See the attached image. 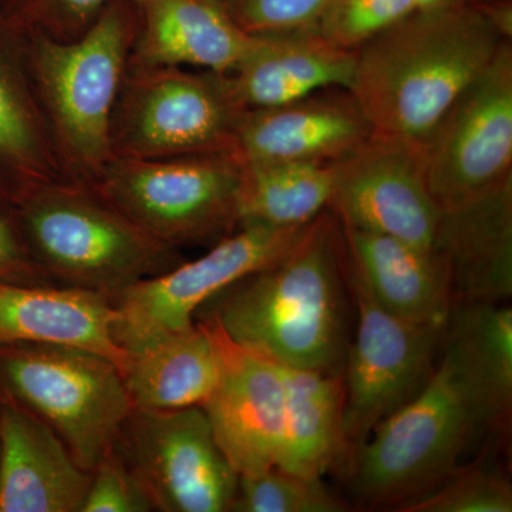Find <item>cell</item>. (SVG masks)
Wrapping results in <instances>:
<instances>
[{
    "mask_svg": "<svg viewBox=\"0 0 512 512\" xmlns=\"http://www.w3.org/2000/svg\"><path fill=\"white\" fill-rule=\"evenodd\" d=\"M345 249L338 218L323 211L288 251L205 303L239 345L279 365L342 373L345 362Z\"/></svg>",
    "mask_w": 512,
    "mask_h": 512,
    "instance_id": "6da1fadb",
    "label": "cell"
},
{
    "mask_svg": "<svg viewBox=\"0 0 512 512\" xmlns=\"http://www.w3.org/2000/svg\"><path fill=\"white\" fill-rule=\"evenodd\" d=\"M504 42L473 6L414 12L356 50L349 90L373 133L424 153L444 114Z\"/></svg>",
    "mask_w": 512,
    "mask_h": 512,
    "instance_id": "7a4b0ae2",
    "label": "cell"
},
{
    "mask_svg": "<svg viewBox=\"0 0 512 512\" xmlns=\"http://www.w3.org/2000/svg\"><path fill=\"white\" fill-rule=\"evenodd\" d=\"M137 28L133 0H113L77 39L19 36L66 181L92 185L111 160V120Z\"/></svg>",
    "mask_w": 512,
    "mask_h": 512,
    "instance_id": "3957f363",
    "label": "cell"
},
{
    "mask_svg": "<svg viewBox=\"0 0 512 512\" xmlns=\"http://www.w3.org/2000/svg\"><path fill=\"white\" fill-rule=\"evenodd\" d=\"M15 211L30 255L53 284L101 293L111 302L185 261L180 249L150 237L93 185H46Z\"/></svg>",
    "mask_w": 512,
    "mask_h": 512,
    "instance_id": "277c9868",
    "label": "cell"
},
{
    "mask_svg": "<svg viewBox=\"0 0 512 512\" xmlns=\"http://www.w3.org/2000/svg\"><path fill=\"white\" fill-rule=\"evenodd\" d=\"M0 397L45 421L89 473L114 446L133 410L116 363L63 345L0 348Z\"/></svg>",
    "mask_w": 512,
    "mask_h": 512,
    "instance_id": "5b68a950",
    "label": "cell"
},
{
    "mask_svg": "<svg viewBox=\"0 0 512 512\" xmlns=\"http://www.w3.org/2000/svg\"><path fill=\"white\" fill-rule=\"evenodd\" d=\"M244 113L225 73L128 62L111 120V158L235 153Z\"/></svg>",
    "mask_w": 512,
    "mask_h": 512,
    "instance_id": "8992f818",
    "label": "cell"
},
{
    "mask_svg": "<svg viewBox=\"0 0 512 512\" xmlns=\"http://www.w3.org/2000/svg\"><path fill=\"white\" fill-rule=\"evenodd\" d=\"M242 171L235 153L111 158L92 185L150 237L180 249L237 231Z\"/></svg>",
    "mask_w": 512,
    "mask_h": 512,
    "instance_id": "52a82bcc",
    "label": "cell"
},
{
    "mask_svg": "<svg viewBox=\"0 0 512 512\" xmlns=\"http://www.w3.org/2000/svg\"><path fill=\"white\" fill-rule=\"evenodd\" d=\"M477 427L443 355L429 382L380 421L357 448L352 490L370 504H406L451 476Z\"/></svg>",
    "mask_w": 512,
    "mask_h": 512,
    "instance_id": "ba28073f",
    "label": "cell"
},
{
    "mask_svg": "<svg viewBox=\"0 0 512 512\" xmlns=\"http://www.w3.org/2000/svg\"><path fill=\"white\" fill-rule=\"evenodd\" d=\"M308 225L239 227L200 258L183 261L163 274L131 285L113 299L117 312L113 338L117 345L128 355H136L190 329L205 303L281 258Z\"/></svg>",
    "mask_w": 512,
    "mask_h": 512,
    "instance_id": "9c48e42d",
    "label": "cell"
},
{
    "mask_svg": "<svg viewBox=\"0 0 512 512\" xmlns=\"http://www.w3.org/2000/svg\"><path fill=\"white\" fill-rule=\"evenodd\" d=\"M424 167L441 211L512 183V40L444 114L424 147Z\"/></svg>",
    "mask_w": 512,
    "mask_h": 512,
    "instance_id": "30bf717a",
    "label": "cell"
},
{
    "mask_svg": "<svg viewBox=\"0 0 512 512\" xmlns=\"http://www.w3.org/2000/svg\"><path fill=\"white\" fill-rule=\"evenodd\" d=\"M114 447L154 511L227 512L239 474L215 440L202 407L131 410Z\"/></svg>",
    "mask_w": 512,
    "mask_h": 512,
    "instance_id": "8fae6325",
    "label": "cell"
},
{
    "mask_svg": "<svg viewBox=\"0 0 512 512\" xmlns=\"http://www.w3.org/2000/svg\"><path fill=\"white\" fill-rule=\"evenodd\" d=\"M357 329L345 357L343 433L359 448L394 410L412 400L434 372V357L446 326L419 325L397 318L350 275Z\"/></svg>",
    "mask_w": 512,
    "mask_h": 512,
    "instance_id": "7c38bea8",
    "label": "cell"
},
{
    "mask_svg": "<svg viewBox=\"0 0 512 512\" xmlns=\"http://www.w3.org/2000/svg\"><path fill=\"white\" fill-rule=\"evenodd\" d=\"M333 168L328 210L340 224L436 248L441 210L427 187L420 148L373 134Z\"/></svg>",
    "mask_w": 512,
    "mask_h": 512,
    "instance_id": "4fadbf2b",
    "label": "cell"
},
{
    "mask_svg": "<svg viewBox=\"0 0 512 512\" xmlns=\"http://www.w3.org/2000/svg\"><path fill=\"white\" fill-rule=\"evenodd\" d=\"M217 349L220 373L202 409L218 446L239 476L276 466L285 417L284 370L275 360L239 345L211 318H200Z\"/></svg>",
    "mask_w": 512,
    "mask_h": 512,
    "instance_id": "5bb4252c",
    "label": "cell"
},
{
    "mask_svg": "<svg viewBox=\"0 0 512 512\" xmlns=\"http://www.w3.org/2000/svg\"><path fill=\"white\" fill-rule=\"evenodd\" d=\"M373 134L352 92L330 87L271 109L245 110L235 154L245 164H335Z\"/></svg>",
    "mask_w": 512,
    "mask_h": 512,
    "instance_id": "9a60e30c",
    "label": "cell"
},
{
    "mask_svg": "<svg viewBox=\"0 0 512 512\" xmlns=\"http://www.w3.org/2000/svg\"><path fill=\"white\" fill-rule=\"evenodd\" d=\"M340 231L350 275L377 305L407 322L447 325L456 298L443 252L348 225Z\"/></svg>",
    "mask_w": 512,
    "mask_h": 512,
    "instance_id": "2e32d148",
    "label": "cell"
},
{
    "mask_svg": "<svg viewBox=\"0 0 512 512\" xmlns=\"http://www.w3.org/2000/svg\"><path fill=\"white\" fill-rule=\"evenodd\" d=\"M0 399V512H80L92 473L45 421Z\"/></svg>",
    "mask_w": 512,
    "mask_h": 512,
    "instance_id": "e0dca14e",
    "label": "cell"
},
{
    "mask_svg": "<svg viewBox=\"0 0 512 512\" xmlns=\"http://www.w3.org/2000/svg\"><path fill=\"white\" fill-rule=\"evenodd\" d=\"M116 308L107 296L63 285L0 282V348L18 343L92 350L126 369L130 355L113 338Z\"/></svg>",
    "mask_w": 512,
    "mask_h": 512,
    "instance_id": "ac0fdd59",
    "label": "cell"
},
{
    "mask_svg": "<svg viewBox=\"0 0 512 512\" xmlns=\"http://www.w3.org/2000/svg\"><path fill=\"white\" fill-rule=\"evenodd\" d=\"M136 42L131 63L231 73L254 46L231 15L211 0H133Z\"/></svg>",
    "mask_w": 512,
    "mask_h": 512,
    "instance_id": "d6986e66",
    "label": "cell"
},
{
    "mask_svg": "<svg viewBox=\"0 0 512 512\" xmlns=\"http://www.w3.org/2000/svg\"><path fill=\"white\" fill-rule=\"evenodd\" d=\"M355 64V52L305 30L256 35L245 59L225 76L242 109H271L330 87L349 89Z\"/></svg>",
    "mask_w": 512,
    "mask_h": 512,
    "instance_id": "ffe728a7",
    "label": "cell"
},
{
    "mask_svg": "<svg viewBox=\"0 0 512 512\" xmlns=\"http://www.w3.org/2000/svg\"><path fill=\"white\" fill-rule=\"evenodd\" d=\"M444 338V355L477 426L507 433L512 414V309L505 303H458Z\"/></svg>",
    "mask_w": 512,
    "mask_h": 512,
    "instance_id": "44dd1931",
    "label": "cell"
},
{
    "mask_svg": "<svg viewBox=\"0 0 512 512\" xmlns=\"http://www.w3.org/2000/svg\"><path fill=\"white\" fill-rule=\"evenodd\" d=\"M436 248L450 266L456 303H504L512 295V183L441 211Z\"/></svg>",
    "mask_w": 512,
    "mask_h": 512,
    "instance_id": "7402d4cb",
    "label": "cell"
},
{
    "mask_svg": "<svg viewBox=\"0 0 512 512\" xmlns=\"http://www.w3.org/2000/svg\"><path fill=\"white\" fill-rule=\"evenodd\" d=\"M282 366V365H281ZM285 417L276 466L308 478H323L345 453L342 373L282 366Z\"/></svg>",
    "mask_w": 512,
    "mask_h": 512,
    "instance_id": "603a6c76",
    "label": "cell"
},
{
    "mask_svg": "<svg viewBox=\"0 0 512 512\" xmlns=\"http://www.w3.org/2000/svg\"><path fill=\"white\" fill-rule=\"evenodd\" d=\"M218 373L214 340L207 326L195 320L190 329L130 355L123 379L133 409L165 412L204 406Z\"/></svg>",
    "mask_w": 512,
    "mask_h": 512,
    "instance_id": "cb8c5ba5",
    "label": "cell"
},
{
    "mask_svg": "<svg viewBox=\"0 0 512 512\" xmlns=\"http://www.w3.org/2000/svg\"><path fill=\"white\" fill-rule=\"evenodd\" d=\"M8 60L0 53V200L18 208L64 175L28 69Z\"/></svg>",
    "mask_w": 512,
    "mask_h": 512,
    "instance_id": "d4e9b609",
    "label": "cell"
},
{
    "mask_svg": "<svg viewBox=\"0 0 512 512\" xmlns=\"http://www.w3.org/2000/svg\"><path fill=\"white\" fill-rule=\"evenodd\" d=\"M333 164H245L239 192V227H305L328 210Z\"/></svg>",
    "mask_w": 512,
    "mask_h": 512,
    "instance_id": "484cf974",
    "label": "cell"
},
{
    "mask_svg": "<svg viewBox=\"0 0 512 512\" xmlns=\"http://www.w3.org/2000/svg\"><path fill=\"white\" fill-rule=\"evenodd\" d=\"M348 505L335 497L322 478H308L279 467L239 476L232 512H343Z\"/></svg>",
    "mask_w": 512,
    "mask_h": 512,
    "instance_id": "4316f807",
    "label": "cell"
},
{
    "mask_svg": "<svg viewBox=\"0 0 512 512\" xmlns=\"http://www.w3.org/2000/svg\"><path fill=\"white\" fill-rule=\"evenodd\" d=\"M414 12V0H330L315 30L332 45L356 52Z\"/></svg>",
    "mask_w": 512,
    "mask_h": 512,
    "instance_id": "83f0119b",
    "label": "cell"
},
{
    "mask_svg": "<svg viewBox=\"0 0 512 512\" xmlns=\"http://www.w3.org/2000/svg\"><path fill=\"white\" fill-rule=\"evenodd\" d=\"M403 512H511L507 478L485 468L451 474L433 490L400 505Z\"/></svg>",
    "mask_w": 512,
    "mask_h": 512,
    "instance_id": "f1b7e54d",
    "label": "cell"
},
{
    "mask_svg": "<svg viewBox=\"0 0 512 512\" xmlns=\"http://www.w3.org/2000/svg\"><path fill=\"white\" fill-rule=\"evenodd\" d=\"M113 0H6L3 23L10 32L67 42L83 35Z\"/></svg>",
    "mask_w": 512,
    "mask_h": 512,
    "instance_id": "f546056e",
    "label": "cell"
},
{
    "mask_svg": "<svg viewBox=\"0 0 512 512\" xmlns=\"http://www.w3.org/2000/svg\"><path fill=\"white\" fill-rule=\"evenodd\" d=\"M153 503L136 474L116 447H111L92 471L80 512H148Z\"/></svg>",
    "mask_w": 512,
    "mask_h": 512,
    "instance_id": "4dcf8cb0",
    "label": "cell"
},
{
    "mask_svg": "<svg viewBox=\"0 0 512 512\" xmlns=\"http://www.w3.org/2000/svg\"><path fill=\"white\" fill-rule=\"evenodd\" d=\"M330 0H231L227 12L251 35L315 30Z\"/></svg>",
    "mask_w": 512,
    "mask_h": 512,
    "instance_id": "1f68e13d",
    "label": "cell"
},
{
    "mask_svg": "<svg viewBox=\"0 0 512 512\" xmlns=\"http://www.w3.org/2000/svg\"><path fill=\"white\" fill-rule=\"evenodd\" d=\"M0 282L56 285L47 278L26 247L18 221L0 212Z\"/></svg>",
    "mask_w": 512,
    "mask_h": 512,
    "instance_id": "d6a6232c",
    "label": "cell"
},
{
    "mask_svg": "<svg viewBox=\"0 0 512 512\" xmlns=\"http://www.w3.org/2000/svg\"><path fill=\"white\" fill-rule=\"evenodd\" d=\"M470 0H414L416 12H441V10H450L461 8L468 5Z\"/></svg>",
    "mask_w": 512,
    "mask_h": 512,
    "instance_id": "836d02e7",
    "label": "cell"
},
{
    "mask_svg": "<svg viewBox=\"0 0 512 512\" xmlns=\"http://www.w3.org/2000/svg\"><path fill=\"white\" fill-rule=\"evenodd\" d=\"M211 2L217 3L218 6H221V8L227 10L229 3H231V0H211Z\"/></svg>",
    "mask_w": 512,
    "mask_h": 512,
    "instance_id": "e575fe53",
    "label": "cell"
},
{
    "mask_svg": "<svg viewBox=\"0 0 512 512\" xmlns=\"http://www.w3.org/2000/svg\"><path fill=\"white\" fill-rule=\"evenodd\" d=\"M0 400H2V399H0Z\"/></svg>",
    "mask_w": 512,
    "mask_h": 512,
    "instance_id": "d590c367",
    "label": "cell"
}]
</instances>
